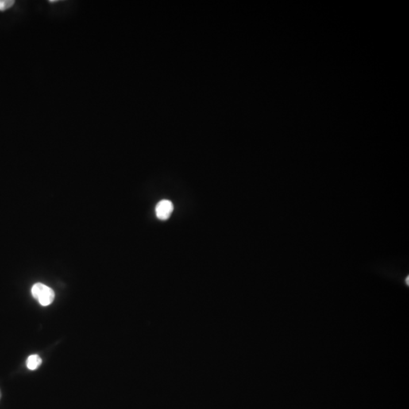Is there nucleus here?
I'll list each match as a JSON object with an SVG mask.
<instances>
[{
    "instance_id": "nucleus-1",
    "label": "nucleus",
    "mask_w": 409,
    "mask_h": 409,
    "mask_svg": "<svg viewBox=\"0 0 409 409\" xmlns=\"http://www.w3.org/2000/svg\"><path fill=\"white\" fill-rule=\"evenodd\" d=\"M33 298L38 301L41 306H47L52 304L55 299V293L50 287L43 283H37L33 285L32 289Z\"/></svg>"
},
{
    "instance_id": "nucleus-2",
    "label": "nucleus",
    "mask_w": 409,
    "mask_h": 409,
    "mask_svg": "<svg viewBox=\"0 0 409 409\" xmlns=\"http://www.w3.org/2000/svg\"><path fill=\"white\" fill-rule=\"evenodd\" d=\"M174 210L172 202L171 201L164 199L160 201L156 207V214L159 219L165 221L168 219Z\"/></svg>"
},
{
    "instance_id": "nucleus-3",
    "label": "nucleus",
    "mask_w": 409,
    "mask_h": 409,
    "mask_svg": "<svg viewBox=\"0 0 409 409\" xmlns=\"http://www.w3.org/2000/svg\"><path fill=\"white\" fill-rule=\"evenodd\" d=\"M41 363L42 359L40 356H37V355H32V356H30L28 360H27V367H28V369L33 371V370H36V368H39Z\"/></svg>"
},
{
    "instance_id": "nucleus-4",
    "label": "nucleus",
    "mask_w": 409,
    "mask_h": 409,
    "mask_svg": "<svg viewBox=\"0 0 409 409\" xmlns=\"http://www.w3.org/2000/svg\"><path fill=\"white\" fill-rule=\"evenodd\" d=\"M13 0H0V12H4L12 8L14 5Z\"/></svg>"
}]
</instances>
